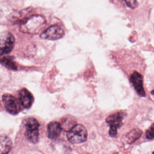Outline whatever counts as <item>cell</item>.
<instances>
[{
  "label": "cell",
  "instance_id": "1",
  "mask_svg": "<svg viewBox=\"0 0 154 154\" xmlns=\"http://www.w3.org/2000/svg\"><path fill=\"white\" fill-rule=\"evenodd\" d=\"M87 131L82 125H76L71 129L67 131V137L72 144H80L86 141Z\"/></svg>",
  "mask_w": 154,
  "mask_h": 154
},
{
  "label": "cell",
  "instance_id": "2",
  "mask_svg": "<svg viewBox=\"0 0 154 154\" xmlns=\"http://www.w3.org/2000/svg\"><path fill=\"white\" fill-rule=\"evenodd\" d=\"M46 23V20L43 16L35 15L26 19L21 25L20 29L26 32H33L37 31Z\"/></svg>",
  "mask_w": 154,
  "mask_h": 154
},
{
  "label": "cell",
  "instance_id": "3",
  "mask_svg": "<svg viewBox=\"0 0 154 154\" xmlns=\"http://www.w3.org/2000/svg\"><path fill=\"white\" fill-rule=\"evenodd\" d=\"M4 106L7 112L15 115L18 114L22 110V105L15 97L10 94H4L2 97Z\"/></svg>",
  "mask_w": 154,
  "mask_h": 154
},
{
  "label": "cell",
  "instance_id": "4",
  "mask_svg": "<svg viewBox=\"0 0 154 154\" xmlns=\"http://www.w3.org/2000/svg\"><path fill=\"white\" fill-rule=\"evenodd\" d=\"M15 44V38L10 32L4 33L1 38L0 53L1 56L9 54L13 49Z\"/></svg>",
  "mask_w": 154,
  "mask_h": 154
},
{
  "label": "cell",
  "instance_id": "5",
  "mask_svg": "<svg viewBox=\"0 0 154 154\" xmlns=\"http://www.w3.org/2000/svg\"><path fill=\"white\" fill-rule=\"evenodd\" d=\"M64 31L58 25H52L49 27L40 35V38L49 40H57L64 36Z\"/></svg>",
  "mask_w": 154,
  "mask_h": 154
},
{
  "label": "cell",
  "instance_id": "6",
  "mask_svg": "<svg viewBox=\"0 0 154 154\" xmlns=\"http://www.w3.org/2000/svg\"><path fill=\"white\" fill-rule=\"evenodd\" d=\"M130 80L138 95L142 97H146V93L143 84V77L142 75L137 71H134L131 75Z\"/></svg>",
  "mask_w": 154,
  "mask_h": 154
},
{
  "label": "cell",
  "instance_id": "7",
  "mask_svg": "<svg viewBox=\"0 0 154 154\" xmlns=\"http://www.w3.org/2000/svg\"><path fill=\"white\" fill-rule=\"evenodd\" d=\"M18 100L23 107L29 109L33 104L34 97L30 91L27 89L23 88L18 93Z\"/></svg>",
  "mask_w": 154,
  "mask_h": 154
},
{
  "label": "cell",
  "instance_id": "8",
  "mask_svg": "<svg viewBox=\"0 0 154 154\" xmlns=\"http://www.w3.org/2000/svg\"><path fill=\"white\" fill-rule=\"evenodd\" d=\"M126 116V114L122 111L116 112L108 117L106 119L110 127L120 128L123 125V121Z\"/></svg>",
  "mask_w": 154,
  "mask_h": 154
},
{
  "label": "cell",
  "instance_id": "9",
  "mask_svg": "<svg viewBox=\"0 0 154 154\" xmlns=\"http://www.w3.org/2000/svg\"><path fill=\"white\" fill-rule=\"evenodd\" d=\"M61 124L58 122H52L49 124L48 126V137L51 139L58 138L62 130Z\"/></svg>",
  "mask_w": 154,
  "mask_h": 154
},
{
  "label": "cell",
  "instance_id": "10",
  "mask_svg": "<svg viewBox=\"0 0 154 154\" xmlns=\"http://www.w3.org/2000/svg\"><path fill=\"white\" fill-rule=\"evenodd\" d=\"M12 147L11 139L5 136H1L0 139V154H8Z\"/></svg>",
  "mask_w": 154,
  "mask_h": 154
},
{
  "label": "cell",
  "instance_id": "11",
  "mask_svg": "<svg viewBox=\"0 0 154 154\" xmlns=\"http://www.w3.org/2000/svg\"><path fill=\"white\" fill-rule=\"evenodd\" d=\"M143 132L140 129H133L126 135V140L128 143H133L140 138Z\"/></svg>",
  "mask_w": 154,
  "mask_h": 154
},
{
  "label": "cell",
  "instance_id": "12",
  "mask_svg": "<svg viewBox=\"0 0 154 154\" xmlns=\"http://www.w3.org/2000/svg\"><path fill=\"white\" fill-rule=\"evenodd\" d=\"M26 130H33L39 129V122L33 118H29L24 120V122Z\"/></svg>",
  "mask_w": 154,
  "mask_h": 154
},
{
  "label": "cell",
  "instance_id": "13",
  "mask_svg": "<svg viewBox=\"0 0 154 154\" xmlns=\"http://www.w3.org/2000/svg\"><path fill=\"white\" fill-rule=\"evenodd\" d=\"M25 135L27 139L33 143L36 144L39 140V129L33 130H26Z\"/></svg>",
  "mask_w": 154,
  "mask_h": 154
},
{
  "label": "cell",
  "instance_id": "14",
  "mask_svg": "<svg viewBox=\"0 0 154 154\" xmlns=\"http://www.w3.org/2000/svg\"><path fill=\"white\" fill-rule=\"evenodd\" d=\"M1 64L7 68L10 69H17V66L15 62L9 57H4L1 60Z\"/></svg>",
  "mask_w": 154,
  "mask_h": 154
},
{
  "label": "cell",
  "instance_id": "15",
  "mask_svg": "<svg viewBox=\"0 0 154 154\" xmlns=\"http://www.w3.org/2000/svg\"><path fill=\"white\" fill-rule=\"evenodd\" d=\"M76 125L75 122L71 119H65L61 124L62 128H67L68 131L71 129L73 127Z\"/></svg>",
  "mask_w": 154,
  "mask_h": 154
},
{
  "label": "cell",
  "instance_id": "16",
  "mask_svg": "<svg viewBox=\"0 0 154 154\" xmlns=\"http://www.w3.org/2000/svg\"><path fill=\"white\" fill-rule=\"evenodd\" d=\"M128 7L135 9L138 6V3L137 0H123Z\"/></svg>",
  "mask_w": 154,
  "mask_h": 154
},
{
  "label": "cell",
  "instance_id": "17",
  "mask_svg": "<svg viewBox=\"0 0 154 154\" xmlns=\"http://www.w3.org/2000/svg\"><path fill=\"white\" fill-rule=\"evenodd\" d=\"M146 137L148 139L154 138V123L146 132Z\"/></svg>",
  "mask_w": 154,
  "mask_h": 154
},
{
  "label": "cell",
  "instance_id": "18",
  "mask_svg": "<svg viewBox=\"0 0 154 154\" xmlns=\"http://www.w3.org/2000/svg\"><path fill=\"white\" fill-rule=\"evenodd\" d=\"M117 128H115L110 127L109 130V135L111 137H115L117 134Z\"/></svg>",
  "mask_w": 154,
  "mask_h": 154
},
{
  "label": "cell",
  "instance_id": "19",
  "mask_svg": "<svg viewBox=\"0 0 154 154\" xmlns=\"http://www.w3.org/2000/svg\"><path fill=\"white\" fill-rule=\"evenodd\" d=\"M151 94H152L154 97V90L152 91V92H151Z\"/></svg>",
  "mask_w": 154,
  "mask_h": 154
},
{
  "label": "cell",
  "instance_id": "20",
  "mask_svg": "<svg viewBox=\"0 0 154 154\" xmlns=\"http://www.w3.org/2000/svg\"><path fill=\"white\" fill-rule=\"evenodd\" d=\"M118 154L117 153H115V154Z\"/></svg>",
  "mask_w": 154,
  "mask_h": 154
},
{
  "label": "cell",
  "instance_id": "21",
  "mask_svg": "<svg viewBox=\"0 0 154 154\" xmlns=\"http://www.w3.org/2000/svg\"><path fill=\"white\" fill-rule=\"evenodd\" d=\"M153 154H154V152H153Z\"/></svg>",
  "mask_w": 154,
  "mask_h": 154
}]
</instances>
